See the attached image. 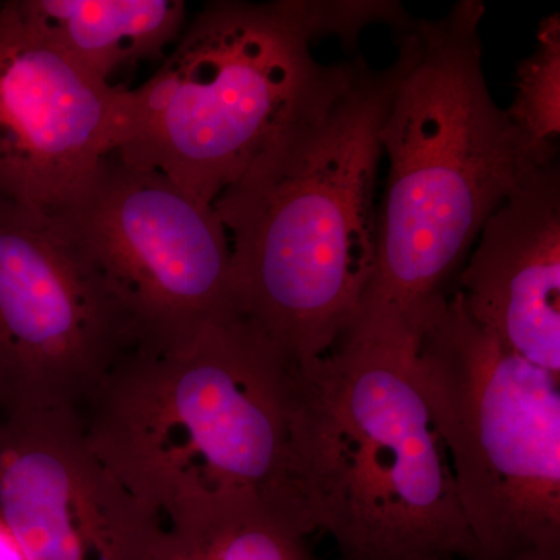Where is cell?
Instances as JSON below:
<instances>
[{
  "instance_id": "1",
  "label": "cell",
  "mask_w": 560,
  "mask_h": 560,
  "mask_svg": "<svg viewBox=\"0 0 560 560\" xmlns=\"http://www.w3.org/2000/svg\"><path fill=\"white\" fill-rule=\"evenodd\" d=\"M294 371L256 323L231 313L136 342L80 418L98 458L162 528L237 504L308 523L291 478Z\"/></svg>"
},
{
  "instance_id": "2",
  "label": "cell",
  "mask_w": 560,
  "mask_h": 560,
  "mask_svg": "<svg viewBox=\"0 0 560 560\" xmlns=\"http://www.w3.org/2000/svg\"><path fill=\"white\" fill-rule=\"evenodd\" d=\"M397 77L396 61L352 62L213 201L238 311L294 366L334 348L374 276L375 183Z\"/></svg>"
},
{
  "instance_id": "3",
  "label": "cell",
  "mask_w": 560,
  "mask_h": 560,
  "mask_svg": "<svg viewBox=\"0 0 560 560\" xmlns=\"http://www.w3.org/2000/svg\"><path fill=\"white\" fill-rule=\"evenodd\" d=\"M485 5L399 28V77L382 130L388 158L377 257L355 318L420 337L493 212L558 162L490 97L482 72ZM352 319V320H353Z\"/></svg>"
},
{
  "instance_id": "4",
  "label": "cell",
  "mask_w": 560,
  "mask_h": 560,
  "mask_svg": "<svg viewBox=\"0 0 560 560\" xmlns=\"http://www.w3.org/2000/svg\"><path fill=\"white\" fill-rule=\"evenodd\" d=\"M419 337L352 320L294 371L291 478L340 560H477L420 383Z\"/></svg>"
},
{
  "instance_id": "5",
  "label": "cell",
  "mask_w": 560,
  "mask_h": 560,
  "mask_svg": "<svg viewBox=\"0 0 560 560\" xmlns=\"http://www.w3.org/2000/svg\"><path fill=\"white\" fill-rule=\"evenodd\" d=\"M318 2L202 7L164 65L127 90L121 160L212 206L280 132L348 77L320 65Z\"/></svg>"
},
{
  "instance_id": "6",
  "label": "cell",
  "mask_w": 560,
  "mask_h": 560,
  "mask_svg": "<svg viewBox=\"0 0 560 560\" xmlns=\"http://www.w3.org/2000/svg\"><path fill=\"white\" fill-rule=\"evenodd\" d=\"M416 363L477 560L560 558V375L478 326L459 291Z\"/></svg>"
},
{
  "instance_id": "7",
  "label": "cell",
  "mask_w": 560,
  "mask_h": 560,
  "mask_svg": "<svg viewBox=\"0 0 560 560\" xmlns=\"http://www.w3.org/2000/svg\"><path fill=\"white\" fill-rule=\"evenodd\" d=\"M142 338L237 313L230 238L213 206L116 151L50 213ZM140 338V340H142Z\"/></svg>"
},
{
  "instance_id": "8",
  "label": "cell",
  "mask_w": 560,
  "mask_h": 560,
  "mask_svg": "<svg viewBox=\"0 0 560 560\" xmlns=\"http://www.w3.org/2000/svg\"><path fill=\"white\" fill-rule=\"evenodd\" d=\"M140 334L49 213L0 195V410H75Z\"/></svg>"
},
{
  "instance_id": "9",
  "label": "cell",
  "mask_w": 560,
  "mask_h": 560,
  "mask_svg": "<svg viewBox=\"0 0 560 560\" xmlns=\"http://www.w3.org/2000/svg\"><path fill=\"white\" fill-rule=\"evenodd\" d=\"M0 521L28 560H150L162 530L75 410H0Z\"/></svg>"
},
{
  "instance_id": "10",
  "label": "cell",
  "mask_w": 560,
  "mask_h": 560,
  "mask_svg": "<svg viewBox=\"0 0 560 560\" xmlns=\"http://www.w3.org/2000/svg\"><path fill=\"white\" fill-rule=\"evenodd\" d=\"M127 86L103 83L0 3V195L54 213L119 149Z\"/></svg>"
},
{
  "instance_id": "11",
  "label": "cell",
  "mask_w": 560,
  "mask_h": 560,
  "mask_svg": "<svg viewBox=\"0 0 560 560\" xmlns=\"http://www.w3.org/2000/svg\"><path fill=\"white\" fill-rule=\"evenodd\" d=\"M460 275L471 319L560 375V172L541 168L500 206Z\"/></svg>"
},
{
  "instance_id": "12",
  "label": "cell",
  "mask_w": 560,
  "mask_h": 560,
  "mask_svg": "<svg viewBox=\"0 0 560 560\" xmlns=\"http://www.w3.org/2000/svg\"><path fill=\"white\" fill-rule=\"evenodd\" d=\"M28 22L94 79L164 57L187 24L183 0H18Z\"/></svg>"
},
{
  "instance_id": "13",
  "label": "cell",
  "mask_w": 560,
  "mask_h": 560,
  "mask_svg": "<svg viewBox=\"0 0 560 560\" xmlns=\"http://www.w3.org/2000/svg\"><path fill=\"white\" fill-rule=\"evenodd\" d=\"M300 515L260 504L201 512L164 526L150 560H320Z\"/></svg>"
},
{
  "instance_id": "14",
  "label": "cell",
  "mask_w": 560,
  "mask_h": 560,
  "mask_svg": "<svg viewBox=\"0 0 560 560\" xmlns=\"http://www.w3.org/2000/svg\"><path fill=\"white\" fill-rule=\"evenodd\" d=\"M508 117L533 142L558 147L560 135V18H545L537 47L522 61Z\"/></svg>"
},
{
  "instance_id": "15",
  "label": "cell",
  "mask_w": 560,
  "mask_h": 560,
  "mask_svg": "<svg viewBox=\"0 0 560 560\" xmlns=\"http://www.w3.org/2000/svg\"><path fill=\"white\" fill-rule=\"evenodd\" d=\"M0 560H28L9 526L0 521Z\"/></svg>"
},
{
  "instance_id": "16",
  "label": "cell",
  "mask_w": 560,
  "mask_h": 560,
  "mask_svg": "<svg viewBox=\"0 0 560 560\" xmlns=\"http://www.w3.org/2000/svg\"><path fill=\"white\" fill-rule=\"evenodd\" d=\"M518 560H560V558H544V556H530V558H523Z\"/></svg>"
}]
</instances>
